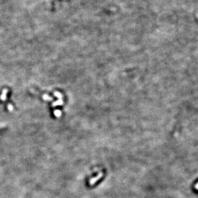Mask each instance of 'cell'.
<instances>
[{"instance_id": "1", "label": "cell", "mask_w": 198, "mask_h": 198, "mask_svg": "<svg viewBox=\"0 0 198 198\" xmlns=\"http://www.w3.org/2000/svg\"><path fill=\"white\" fill-rule=\"evenodd\" d=\"M8 93V90L7 89H4L3 90L1 93V95L0 96V99L2 100V101H5L7 98V94Z\"/></svg>"}, {"instance_id": "2", "label": "cell", "mask_w": 198, "mask_h": 198, "mask_svg": "<svg viewBox=\"0 0 198 198\" xmlns=\"http://www.w3.org/2000/svg\"><path fill=\"white\" fill-rule=\"evenodd\" d=\"M8 108H9V109L10 111L13 110V106H12L11 104H9V105H8Z\"/></svg>"}, {"instance_id": "3", "label": "cell", "mask_w": 198, "mask_h": 198, "mask_svg": "<svg viewBox=\"0 0 198 198\" xmlns=\"http://www.w3.org/2000/svg\"><path fill=\"white\" fill-rule=\"evenodd\" d=\"M196 17H197V18L198 19V14H196Z\"/></svg>"}]
</instances>
